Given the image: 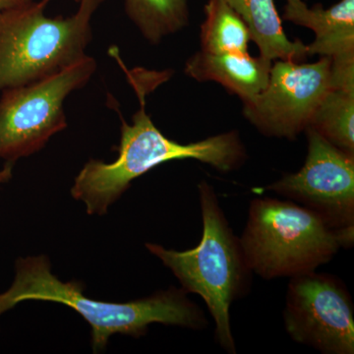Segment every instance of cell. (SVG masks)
<instances>
[{
	"label": "cell",
	"mask_w": 354,
	"mask_h": 354,
	"mask_svg": "<svg viewBox=\"0 0 354 354\" xmlns=\"http://www.w3.org/2000/svg\"><path fill=\"white\" fill-rule=\"evenodd\" d=\"M53 0L0 11V94L53 75L85 57L92 19L106 0H80L69 17H48Z\"/></svg>",
	"instance_id": "cell-5"
},
{
	"label": "cell",
	"mask_w": 354,
	"mask_h": 354,
	"mask_svg": "<svg viewBox=\"0 0 354 354\" xmlns=\"http://www.w3.org/2000/svg\"><path fill=\"white\" fill-rule=\"evenodd\" d=\"M283 322L298 344L325 354L354 353V307L348 288L330 274L290 278Z\"/></svg>",
	"instance_id": "cell-8"
},
{
	"label": "cell",
	"mask_w": 354,
	"mask_h": 354,
	"mask_svg": "<svg viewBox=\"0 0 354 354\" xmlns=\"http://www.w3.org/2000/svg\"><path fill=\"white\" fill-rule=\"evenodd\" d=\"M272 60L247 53H211L200 50L186 62V75L198 82H216L241 101L252 99L269 82Z\"/></svg>",
	"instance_id": "cell-11"
},
{
	"label": "cell",
	"mask_w": 354,
	"mask_h": 354,
	"mask_svg": "<svg viewBox=\"0 0 354 354\" xmlns=\"http://www.w3.org/2000/svg\"><path fill=\"white\" fill-rule=\"evenodd\" d=\"M32 0H0V11L29 3Z\"/></svg>",
	"instance_id": "cell-16"
},
{
	"label": "cell",
	"mask_w": 354,
	"mask_h": 354,
	"mask_svg": "<svg viewBox=\"0 0 354 354\" xmlns=\"http://www.w3.org/2000/svg\"><path fill=\"white\" fill-rule=\"evenodd\" d=\"M13 165L14 164H11V162H6L3 169H0V184L10 180L13 174Z\"/></svg>",
	"instance_id": "cell-17"
},
{
	"label": "cell",
	"mask_w": 354,
	"mask_h": 354,
	"mask_svg": "<svg viewBox=\"0 0 354 354\" xmlns=\"http://www.w3.org/2000/svg\"><path fill=\"white\" fill-rule=\"evenodd\" d=\"M74 1L77 2V3H79V2H80V0H74Z\"/></svg>",
	"instance_id": "cell-18"
},
{
	"label": "cell",
	"mask_w": 354,
	"mask_h": 354,
	"mask_svg": "<svg viewBox=\"0 0 354 354\" xmlns=\"http://www.w3.org/2000/svg\"><path fill=\"white\" fill-rule=\"evenodd\" d=\"M309 127L337 148L354 155V87L330 88Z\"/></svg>",
	"instance_id": "cell-15"
},
{
	"label": "cell",
	"mask_w": 354,
	"mask_h": 354,
	"mask_svg": "<svg viewBox=\"0 0 354 354\" xmlns=\"http://www.w3.org/2000/svg\"><path fill=\"white\" fill-rule=\"evenodd\" d=\"M97 67L95 58L86 55L53 75L3 91L0 94V158L14 164L39 152L51 137L66 129L65 100L87 85Z\"/></svg>",
	"instance_id": "cell-6"
},
{
	"label": "cell",
	"mask_w": 354,
	"mask_h": 354,
	"mask_svg": "<svg viewBox=\"0 0 354 354\" xmlns=\"http://www.w3.org/2000/svg\"><path fill=\"white\" fill-rule=\"evenodd\" d=\"M124 6L129 19L153 44L180 31L189 20L188 0H124Z\"/></svg>",
	"instance_id": "cell-14"
},
{
	"label": "cell",
	"mask_w": 354,
	"mask_h": 354,
	"mask_svg": "<svg viewBox=\"0 0 354 354\" xmlns=\"http://www.w3.org/2000/svg\"><path fill=\"white\" fill-rule=\"evenodd\" d=\"M198 190L203 220L199 244L186 251L155 243H146V248L174 272L185 292L202 297L215 321L216 342L227 353L235 354L230 307L249 292L253 272L214 188L201 181Z\"/></svg>",
	"instance_id": "cell-3"
},
{
	"label": "cell",
	"mask_w": 354,
	"mask_h": 354,
	"mask_svg": "<svg viewBox=\"0 0 354 354\" xmlns=\"http://www.w3.org/2000/svg\"><path fill=\"white\" fill-rule=\"evenodd\" d=\"M13 283L0 293V315L26 300H41L66 305L80 314L92 327L93 349L106 348L111 335L140 337L153 323L205 329L208 325L202 309L191 301L183 288H171L135 301H100L84 295L79 281L64 283L51 272L46 256L19 258Z\"/></svg>",
	"instance_id": "cell-2"
},
{
	"label": "cell",
	"mask_w": 354,
	"mask_h": 354,
	"mask_svg": "<svg viewBox=\"0 0 354 354\" xmlns=\"http://www.w3.org/2000/svg\"><path fill=\"white\" fill-rule=\"evenodd\" d=\"M200 31L201 50L211 53H249L250 29L227 0H208Z\"/></svg>",
	"instance_id": "cell-13"
},
{
	"label": "cell",
	"mask_w": 354,
	"mask_h": 354,
	"mask_svg": "<svg viewBox=\"0 0 354 354\" xmlns=\"http://www.w3.org/2000/svg\"><path fill=\"white\" fill-rule=\"evenodd\" d=\"M281 20L314 32L315 39L307 46L309 55L332 58L337 65L354 64V0H339L329 8L286 0Z\"/></svg>",
	"instance_id": "cell-10"
},
{
	"label": "cell",
	"mask_w": 354,
	"mask_h": 354,
	"mask_svg": "<svg viewBox=\"0 0 354 354\" xmlns=\"http://www.w3.org/2000/svg\"><path fill=\"white\" fill-rule=\"evenodd\" d=\"M250 29L252 41L261 57L270 60L304 62L309 57L307 46L300 39L290 41L283 29L274 0H227Z\"/></svg>",
	"instance_id": "cell-12"
},
{
	"label": "cell",
	"mask_w": 354,
	"mask_h": 354,
	"mask_svg": "<svg viewBox=\"0 0 354 354\" xmlns=\"http://www.w3.org/2000/svg\"><path fill=\"white\" fill-rule=\"evenodd\" d=\"M116 57L136 91L140 109L133 115L132 124H128L120 113L118 102L109 97V104L118 111L121 120L118 158L111 164L88 160L71 188L72 197L85 204L88 215H106L109 206L122 196L134 179L165 162L192 158L221 172L235 171L245 162V147L236 131L221 133L189 144L167 138L146 111V95L153 90V85L139 80L135 73L128 71L120 57Z\"/></svg>",
	"instance_id": "cell-1"
},
{
	"label": "cell",
	"mask_w": 354,
	"mask_h": 354,
	"mask_svg": "<svg viewBox=\"0 0 354 354\" xmlns=\"http://www.w3.org/2000/svg\"><path fill=\"white\" fill-rule=\"evenodd\" d=\"M332 86V58L314 64L278 59L264 91L243 102V114L265 136L295 140Z\"/></svg>",
	"instance_id": "cell-7"
},
{
	"label": "cell",
	"mask_w": 354,
	"mask_h": 354,
	"mask_svg": "<svg viewBox=\"0 0 354 354\" xmlns=\"http://www.w3.org/2000/svg\"><path fill=\"white\" fill-rule=\"evenodd\" d=\"M305 131L308 153L304 167L266 189L300 203L330 227H354V155L333 145L314 128Z\"/></svg>",
	"instance_id": "cell-9"
},
{
	"label": "cell",
	"mask_w": 354,
	"mask_h": 354,
	"mask_svg": "<svg viewBox=\"0 0 354 354\" xmlns=\"http://www.w3.org/2000/svg\"><path fill=\"white\" fill-rule=\"evenodd\" d=\"M253 272L265 279L299 276L327 264L354 244V227H334L291 201L256 198L239 239Z\"/></svg>",
	"instance_id": "cell-4"
}]
</instances>
